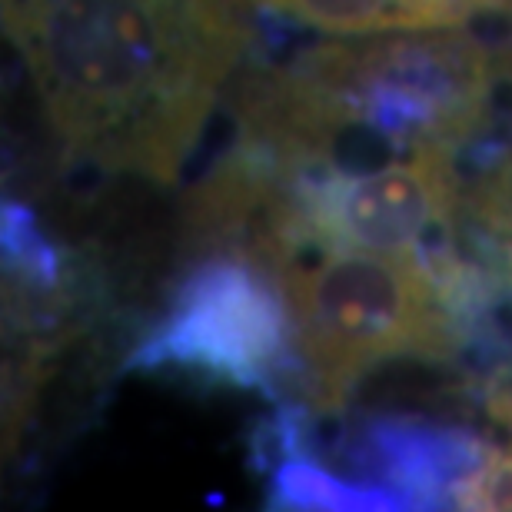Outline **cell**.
Masks as SVG:
<instances>
[{"mask_svg": "<svg viewBox=\"0 0 512 512\" xmlns=\"http://www.w3.org/2000/svg\"><path fill=\"white\" fill-rule=\"evenodd\" d=\"M47 124L100 173L177 183L253 44L243 0H4Z\"/></svg>", "mask_w": 512, "mask_h": 512, "instance_id": "6da1fadb", "label": "cell"}, {"mask_svg": "<svg viewBox=\"0 0 512 512\" xmlns=\"http://www.w3.org/2000/svg\"><path fill=\"white\" fill-rule=\"evenodd\" d=\"M496 64L469 30H393L333 40L260 70L240 90L237 133L286 167L459 150L486 124Z\"/></svg>", "mask_w": 512, "mask_h": 512, "instance_id": "7a4b0ae2", "label": "cell"}, {"mask_svg": "<svg viewBox=\"0 0 512 512\" xmlns=\"http://www.w3.org/2000/svg\"><path fill=\"white\" fill-rule=\"evenodd\" d=\"M293 323L306 396L320 413L350 403L389 360H453L466 320L443 273L419 253L296 250L270 266Z\"/></svg>", "mask_w": 512, "mask_h": 512, "instance_id": "3957f363", "label": "cell"}, {"mask_svg": "<svg viewBox=\"0 0 512 512\" xmlns=\"http://www.w3.org/2000/svg\"><path fill=\"white\" fill-rule=\"evenodd\" d=\"M293 323L280 283L247 253L193 266L167 316L130 353V370H187L243 389H273L290 366Z\"/></svg>", "mask_w": 512, "mask_h": 512, "instance_id": "277c9868", "label": "cell"}, {"mask_svg": "<svg viewBox=\"0 0 512 512\" xmlns=\"http://www.w3.org/2000/svg\"><path fill=\"white\" fill-rule=\"evenodd\" d=\"M360 453L406 506L453 499L459 479L486 456L469 433L416 419H376L363 429Z\"/></svg>", "mask_w": 512, "mask_h": 512, "instance_id": "5b68a950", "label": "cell"}, {"mask_svg": "<svg viewBox=\"0 0 512 512\" xmlns=\"http://www.w3.org/2000/svg\"><path fill=\"white\" fill-rule=\"evenodd\" d=\"M290 24L340 37L393 34V30L459 27L476 17L469 0H253Z\"/></svg>", "mask_w": 512, "mask_h": 512, "instance_id": "8992f818", "label": "cell"}, {"mask_svg": "<svg viewBox=\"0 0 512 512\" xmlns=\"http://www.w3.org/2000/svg\"><path fill=\"white\" fill-rule=\"evenodd\" d=\"M273 496L283 509H406L393 489L343 483L310 459H286L273 476Z\"/></svg>", "mask_w": 512, "mask_h": 512, "instance_id": "52a82bcc", "label": "cell"}, {"mask_svg": "<svg viewBox=\"0 0 512 512\" xmlns=\"http://www.w3.org/2000/svg\"><path fill=\"white\" fill-rule=\"evenodd\" d=\"M453 506L469 512H512V449L479 459L456 483Z\"/></svg>", "mask_w": 512, "mask_h": 512, "instance_id": "ba28073f", "label": "cell"}, {"mask_svg": "<svg viewBox=\"0 0 512 512\" xmlns=\"http://www.w3.org/2000/svg\"><path fill=\"white\" fill-rule=\"evenodd\" d=\"M469 7H473L476 14H496V10L512 7V0H469Z\"/></svg>", "mask_w": 512, "mask_h": 512, "instance_id": "9c48e42d", "label": "cell"}]
</instances>
